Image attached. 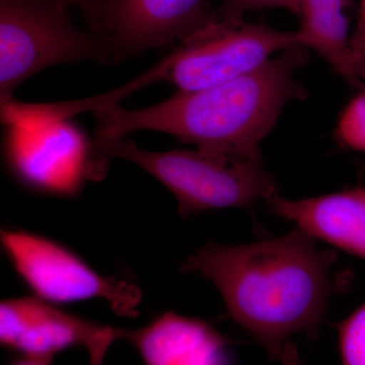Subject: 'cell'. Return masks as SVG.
Returning a JSON list of instances; mask_svg holds the SVG:
<instances>
[{"mask_svg":"<svg viewBox=\"0 0 365 365\" xmlns=\"http://www.w3.org/2000/svg\"><path fill=\"white\" fill-rule=\"evenodd\" d=\"M356 73L359 76V81H365V52L356 56Z\"/></svg>","mask_w":365,"mask_h":365,"instance_id":"20","label":"cell"},{"mask_svg":"<svg viewBox=\"0 0 365 365\" xmlns=\"http://www.w3.org/2000/svg\"><path fill=\"white\" fill-rule=\"evenodd\" d=\"M300 47L297 32L215 20L160 62L162 81L180 91L204 90L246 76L274 55Z\"/></svg>","mask_w":365,"mask_h":365,"instance_id":"5","label":"cell"},{"mask_svg":"<svg viewBox=\"0 0 365 365\" xmlns=\"http://www.w3.org/2000/svg\"><path fill=\"white\" fill-rule=\"evenodd\" d=\"M135 347L145 365H220L225 340L200 319L174 313L138 330H116Z\"/></svg>","mask_w":365,"mask_h":365,"instance_id":"11","label":"cell"},{"mask_svg":"<svg viewBox=\"0 0 365 365\" xmlns=\"http://www.w3.org/2000/svg\"><path fill=\"white\" fill-rule=\"evenodd\" d=\"M52 360L53 359H46V357L25 356V359L14 365H51Z\"/></svg>","mask_w":365,"mask_h":365,"instance_id":"19","label":"cell"},{"mask_svg":"<svg viewBox=\"0 0 365 365\" xmlns=\"http://www.w3.org/2000/svg\"><path fill=\"white\" fill-rule=\"evenodd\" d=\"M276 7L297 14L299 0H223L215 18L227 25H237L244 21V16L248 11Z\"/></svg>","mask_w":365,"mask_h":365,"instance_id":"15","label":"cell"},{"mask_svg":"<svg viewBox=\"0 0 365 365\" xmlns=\"http://www.w3.org/2000/svg\"><path fill=\"white\" fill-rule=\"evenodd\" d=\"M113 64L104 36L83 30L68 7L48 0H0V106L34 74L60 64Z\"/></svg>","mask_w":365,"mask_h":365,"instance_id":"4","label":"cell"},{"mask_svg":"<svg viewBox=\"0 0 365 365\" xmlns=\"http://www.w3.org/2000/svg\"><path fill=\"white\" fill-rule=\"evenodd\" d=\"M351 0H299L300 47L312 49L352 85L359 86L346 9Z\"/></svg>","mask_w":365,"mask_h":365,"instance_id":"12","label":"cell"},{"mask_svg":"<svg viewBox=\"0 0 365 365\" xmlns=\"http://www.w3.org/2000/svg\"><path fill=\"white\" fill-rule=\"evenodd\" d=\"M295 230L254 244L209 242L189 256L182 271L210 281L230 317L271 356L287 359V341L313 331L332 295V252Z\"/></svg>","mask_w":365,"mask_h":365,"instance_id":"1","label":"cell"},{"mask_svg":"<svg viewBox=\"0 0 365 365\" xmlns=\"http://www.w3.org/2000/svg\"><path fill=\"white\" fill-rule=\"evenodd\" d=\"M1 245L35 297L50 304L100 299L121 317L137 316L141 292L127 281L105 277L58 242L23 230H1Z\"/></svg>","mask_w":365,"mask_h":365,"instance_id":"6","label":"cell"},{"mask_svg":"<svg viewBox=\"0 0 365 365\" xmlns=\"http://www.w3.org/2000/svg\"><path fill=\"white\" fill-rule=\"evenodd\" d=\"M342 365H365V302L338 326Z\"/></svg>","mask_w":365,"mask_h":365,"instance_id":"13","label":"cell"},{"mask_svg":"<svg viewBox=\"0 0 365 365\" xmlns=\"http://www.w3.org/2000/svg\"><path fill=\"white\" fill-rule=\"evenodd\" d=\"M337 135L347 148L365 151V90L346 106L338 122Z\"/></svg>","mask_w":365,"mask_h":365,"instance_id":"14","label":"cell"},{"mask_svg":"<svg viewBox=\"0 0 365 365\" xmlns=\"http://www.w3.org/2000/svg\"><path fill=\"white\" fill-rule=\"evenodd\" d=\"M266 202L275 215L313 239L365 260V188L299 200L276 194Z\"/></svg>","mask_w":365,"mask_h":365,"instance_id":"10","label":"cell"},{"mask_svg":"<svg viewBox=\"0 0 365 365\" xmlns=\"http://www.w3.org/2000/svg\"><path fill=\"white\" fill-rule=\"evenodd\" d=\"M306 60L297 47L273 57L246 76L194 91H178L143 109L119 105L95 110L96 143L158 131L195 144L211 155L262 163L260 144L292 101L304 97L295 71Z\"/></svg>","mask_w":365,"mask_h":365,"instance_id":"2","label":"cell"},{"mask_svg":"<svg viewBox=\"0 0 365 365\" xmlns=\"http://www.w3.org/2000/svg\"><path fill=\"white\" fill-rule=\"evenodd\" d=\"M4 157L23 184L55 196L76 195L88 180L102 179L106 163L95 141L69 119L34 127L7 126Z\"/></svg>","mask_w":365,"mask_h":365,"instance_id":"7","label":"cell"},{"mask_svg":"<svg viewBox=\"0 0 365 365\" xmlns=\"http://www.w3.org/2000/svg\"><path fill=\"white\" fill-rule=\"evenodd\" d=\"M351 47L355 59L356 56L365 52V0L360 1L359 21L354 33L351 35Z\"/></svg>","mask_w":365,"mask_h":365,"instance_id":"17","label":"cell"},{"mask_svg":"<svg viewBox=\"0 0 365 365\" xmlns=\"http://www.w3.org/2000/svg\"><path fill=\"white\" fill-rule=\"evenodd\" d=\"M113 330L60 311L37 297L4 300L0 304L1 344L25 356L54 359L57 353L76 345L88 351Z\"/></svg>","mask_w":365,"mask_h":365,"instance_id":"9","label":"cell"},{"mask_svg":"<svg viewBox=\"0 0 365 365\" xmlns=\"http://www.w3.org/2000/svg\"><path fill=\"white\" fill-rule=\"evenodd\" d=\"M215 20L207 0H104L98 31L121 64L148 50L191 39Z\"/></svg>","mask_w":365,"mask_h":365,"instance_id":"8","label":"cell"},{"mask_svg":"<svg viewBox=\"0 0 365 365\" xmlns=\"http://www.w3.org/2000/svg\"><path fill=\"white\" fill-rule=\"evenodd\" d=\"M114 337L106 338V339L101 341L98 344L96 345L95 347L88 350V354H90V365L104 364L106 354H107L110 346L112 345V343L114 342Z\"/></svg>","mask_w":365,"mask_h":365,"instance_id":"18","label":"cell"},{"mask_svg":"<svg viewBox=\"0 0 365 365\" xmlns=\"http://www.w3.org/2000/svg\"><path fill=\"white\" fill-rule=\"evenodd\" d=\"M95 145L103 162L127 160L162 182L177 199L184 218L201 211L248 207L277 194V182L263 163L198 150H145L126 137Z\"/></svg>","mask_w":365,"mask_h":365,"instance_id":"3","label":"cell"},{"mask_svg":"<svg viewBox=\"0 0 365 365\" xmlns=\"http://www.w3.org/2000/svg\"><path fill=\"white\" fill-rule=\"evenodd\" d=\"M48 1L61 4L68 9L73 7V9H78L79 13L85 19L88 29L98 33V16H100L101 6L104 0H48Z\"/></svg>","mask_w":365,"mask_h":365,"instance_id":"16","label":"cell"}]
</instances>
